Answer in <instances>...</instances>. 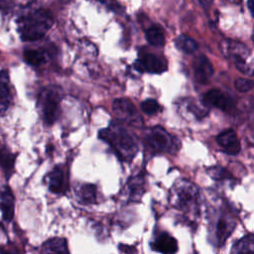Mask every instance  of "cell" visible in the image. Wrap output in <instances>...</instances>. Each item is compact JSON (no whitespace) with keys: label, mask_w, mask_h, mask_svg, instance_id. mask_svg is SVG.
I'll use <instances>...</instances> for the list:
<instances>
[{"label":"cell","mask_w":254,"mask_h":254,"mask_svg":"<svg viewBox=\"0 0 254 254\" xmlns=\"http://www.w3.org/2000/svg\"><path fill=\"white\" fill-rule=\"evenodd\" d=\"M194 68V76L197 81L201 83H205L213 74V67L211 63L204 56H200L197 58L193 64Z\"/></svg>","instance_id":"17"},{"label":"cell","mask_w":254,"mask_h":254,"mask_svg":"<svg viewBox=\"0 0 254 254\" xmlns=\"http://www.w3.org/2000/svg\"><path fill=\"white\" fill-rule=\"evenodd\" d=\"M23 0H0V10L9 11L16 7Z\"/></svg>","instance_id":"29"},{"label":"cell","mask_w":254,"mask_h":254,"mask_svg":"<svg viewBox=\"0 0 254 254\" xmlns=\"http://www.w3.org/2000/svg\"><path fill=\"white\" fill-rule=\"evenodd\" d=\"M170 202L190 219H196L199 215L200 194L196 186L188 180L181 179L174 184L170 190Z\"/></svg>","instance_id":"3"},{"label":"cell","mask_w":254,"mask_h":254,"mask_svg":"<svg viewBox=\"0 0 254 254\" xmlns=\"http://www.w3.org/2000/svg\"><path fill=\"white\" fill-rule=\"evenodd\" d=\"M234 84H235V87L237 90H239L241 92H246L252 88V86L254 85V82L249 79H246V78H237L235 80Z\"/></svg>","instance_id":"28"},{"label":"cell","mask_w":254,"mask_h":254,"mask_svg":"<svg viewBox=\"0 0 254 254\" xmlns=\"http://www.w3.org/2000/svg\"><path fill=\"white\" fill-rule=\"evenodd\" d=\"M195 1L202 8H208L211 5V3H212V0H195Z\"/></svg>","instance_id":"32"},{"label":"cell","mask_w":254,"mask_h":254,"mask_svg":"<svg viewBox=\"0 0 254 254\" xmlns=\"http://www.w3.org/2000/svg\"><path fill=\"white\" fill-rule=\"evenodd\" d=\"M175 43L177 48L186 54H192L197 49L196 42L192 38L186 35H181L177 37Z\"/></svg>","instance_id":"23"},{"label":"cell","mask_w":254,"mask_h":254,"mask_svg":"<svg viewBox=\"0 0 254 254\" xmlns=\"http://www.w3.org/2000/svg\"><path fill=\"white\" fill-rule=\"evenodd\" d=\"M76 194L78 200L84 204H91L96 201V188L91 184L81 185L77 190Z\"/></svg>","instance_id":"21"},{"label":"cell","mask_w":254,"mask_h":254,"mask_svg":"<svg viewBox=\"0 0 254 254\" xmlns=\"http://www.w3.org/2000/svg\"><path fill=\"white\" fill-rule=\"evenodd\" d=\"M207 174L215 181H226L233 180L232 175L220 166H214L207 169Z\"/></svg>","instance_id":"26"},{"label":"cell","mask_w":254,"mask_h":254,"mask_svg":"<svg viewBox=\"0 0 254 254\" xmlns=\"http://www.w3.org/2000/svg\"><path fill=\"white\" fill-rule=\"evenodd\" d=\"M23 60L29 65L40 66L49 62L50 54L44 49H29L24 51Z\"/></svg>","instance_id":"18"},{"label":"cell","mask_w":254,"mask_h":254,"mask_svg":"<svg viewBox=\"0 0 254 254\" xmlns=\"http://www.w3.org/2000/svg\"><path fill=\"white\" fill-rule=\"evenodd\" d=\"M99 2H101L102 4H104L105 6H107L108 8H110V9H112L113 11H118V10H120L121 9V7H120V5H118L114 0H98Z\"/></svg>","instance_id":"30"},{"label":"cell","mask_w":254,"mask_h":254,"mask_svg":"<svg viewBox=\"0 0 254 254\" xmlns=\"http://www.w3.org/2000/svg\"><path fill=\"white\" fill-rule=\"evenodd\" d=\"M62 2H68V1H70V0H61Z\"/></svg>","instance_id":"34"},{"label":"cell","mask_w":254,"mask_h":254,"mask_svg":"<svg viewBox=\"0 0 254 254\" xmlns=\"http://www.w3.org/2000/svg\"><path fill=\"white\" fill-rule=\"evenodd\" d=\"M4 254H10V253H4Z\"/></svg>","instance_id":"35"},{"label":"cell","mask_w":254,"mask_h":254,"mask_svg":"<svg viewBox=\"0 0 254 254\" xmlns=\"http://www.w3.org/2000/svg\"><path fill=\"white\" fill-rule=\"evenodd\" d=\"M43 251L45 254H69L66 240L60 237H55L46 241Z\"/></svg>","instance_id":"20"},{"label":"cell","mask_w":254,"mask_h":254,"mask_svg":"<svg viewBox=\"0 0 254 254\" xmlns=\"http://www.w3.org/2000/svg\"><path fill=\"white\" fill-rule=\"evenodd\" d=\"M10 78L7 70L0 71V114H4L11 103Z\"/></svg>","instance_id":"14"},{"label":"cell","mask_w":254,"mask_h":254,"mask_svg":"<svg viewBox=\"0 0 254 254\" xmlns=\"http://www.w3.org/2000/svg\"><path fill=\"white\" fill-rule=\"evenodd\" d=\"M203 103L213 106L223 111H228L233 107V102L230 97L217 89H210L203 95Z\"/></svg>","instance_id":"10"},{"label":"cell","mask_w":254,"mask_h":254,"mask_svg":"<svg viewBox=\"0 0 254 254\" xmlns=\"http://www.w3.org/2000/svg\"><path fill=\"white\" fill-rule=\"evenodd\" d=\"M112 109L118 121L133 127H140L143 123L135 105L126 98H117L113 101Z\"/></svg>","instance_id":"6"},{"label":"cell","mask_w":254,"mask_h":254,"mask_svg":"<svg viewBox=\"0 0 254 254\" xmlns=\"http://www.w3.org/2000/svg\"><path fill=\"white\" fill-rule=\"evenodd\" d=\"M235 228V218L233 213L226 209H220L219 213L214 218L213 234L215 242L218 246H221L224 241L229 237L233 229Z\"/></svg>","instance_id":"7"},{"label":"cell","mask_w":254,"mask_h":254,"mask_svg":"<svg viewBox=\"0 0 254 254\" xmlns=\"http://www.w3.org/2000/svg\"><path fill=\"white\" fill-rule=\"evenodd\" d=\"M220 49L225 57L232 60L240 72L247 75L254 73V67L249 63L251 53L245 45L239 42L225 40L220 44Z\"/></svg>","instance_id":"4"},{"label":"cell","mask_w":254,"mask_h":254,"mask_svg":"<svg viewBox=\"0 0 254 254\" xmlns=\"http://www.w3.org/2000/svg\"><path fill=\"white\" fill-rule=\"evenodd\" d=\"M146 39L152 46L163 47L165 45V36L158 27H151L146 32Z\"/></svg>","instance_id":"24"},{"label":"cell","mask_w":254,"mask_h":254,"mask_svg":"<svg viewBox=\"0 0 254 254\" xmlns=\"http://www.w3.org/2000/svg\"><path fill=\"white\" fill-rule=\"evenodd\" d=\"M119 249L125 253V254H137L136 249L133 246H129V245H125V244H120L119 245Z\"/></svg>","instance_id":"31"},{"label":"cell","mask_w":254,"mask_h":254,"mask_svg":"<svg viewBox=\"0 0 254 254\" xmlns=\"http://www.w3.org/2000/svg\"><path fill=\"white\" fill-rule=\"evenodd\" d=\"M216 142L227 154L236 155L240 151V142L236 132L232 129H227L221 132L216 137Z\"/></svg>","instance_id":"11"},{"label":"cell","mask_w":254,"mask_h":254,"mask_svg":"<svg viewBox=\"0 0 254 254\" xmlns=\"http://www.w3.org/2000/svg\"><path fill=\"white\" fill-rule=\"evenodd\" d=\"M99 138L106 142L122 161L130 162L138 152L135 135L118 120L112 121L108 128L100 130Z\"/></svg>","instance_id":"1"},{"label":"cell","mask_w":254,"mask_h":254,"mask_svg":"<svg viewBox=\"0 0 254 254\" xmlns=\"http://www.w3.org/2000/svg\"><path fill=\"white\" fill-rule=\"evenodd\" d=\"M54 23L55 18L51 11L37 8L18 18L17 30L23 41H37L47 34Z\"/></svg>","instance_id":"2"},{"label":"cell","mask_w":254,"mask_h":254,"mask_svg":"<svg viewBox=\"0 0 254 254\" xmlns=\"http://www.w3.org/2000/svg\"><path fill=\"white\" fill-rule=\"evenodd\" d=\"M231 254H254V234L240 239L233 246Z\"/></svg>","instance_id":"22"},{"label":"cell","mask_w":254,"mask_h":254,"mask_svg":"<svg viewBox=\"0 0 254 254\" xmlns=\"http://www.w3.org/2000/svg\"><path fill=\"white\" fill-rule=\"evenodd\" d=\"M205 105V104H204ZM204 105H199L195 100H192L190 98H185L180 102V112L184 115L192 116L194 119H202L204 116H206L208 110L205 108Z\"/></svg>","instance_id":"15"},{"label":"cell","mask_w":254,"mask_h":254,"mask_svg":"<svg viewBox=\"0 0 254 254\" xmlns=\"http://www.w3.org/2000/svg\"><path fill=\"white\" fill-rule=\"evenodd\" d=\"M147 145L155 152H171L174 148L172 136L161 126H154L145 135Z\"/></svg>","instance_id":"8"},{"label":"cell","mask_w":254,"mask_h":254,"mask_svg":"<svg viewBox=\"0 0 254 254\" xmlns=\"http://www.w3.org/2000/svg\"><path fill=\"white\" fill-rule=\"evenodd\" d=\"M141 109L144 113H146L148 115H153V114H156L157 112H159L161 107L155 99L150 98V99L144 100L141 103Z\"/></svg>","instance_id":"27"},{"label":"cell","mask_w":254,"mask_h":254,"mask_svg":"<svg viewBox=\"0 0 254 254\" xmlns=\"http://www.w3.org/2000/svg\"><path fill=\"white\" fill-rule=\"evenodd\" d=\"M248 8L251 13V15L254 17V0H248Z\"/></svg>","instance_id":"33"},{"label":"cell","mask_w":254,"mask_h":254,"mask_svg":"<svg viewBox=\"0 0 254 254\" xmlns=\"http://www.w3.org/2000/svg\"><path fill=\"white\" fill-rule=\"evenodd\" d=\"M15 156L6 149H0V166L9 177L14 169Z\"/></svg>","instance_id":"25"},{"label":"cell","mask_w":254,"mask_h":254,"mask_svg":"<svg viewBox=\"0 0 254 254\" xmlns=\"http://www.w3.org/2000/svg\"><path fill=\"white\" fill-rule=\"evenodd\" d=\"M151 245L155 251L162 254H175L178 251L177 240L167 232L158 234Z\"/></svg>","instance_id":"12"},{"label":"cell","mask_w":254,"mask_h":254,"mask_svg":"<svg viewBox=\"0 0 254 254\" xmlns=\"http://www.w3.org/2000/svg\"><path fill=\"white\" fill-rule=\"evenodd\" d=\"M134 66L139 71H147L151 73H161L167 69L166 64L154 55H145L140 60L136 61Z\"/></svg>","instance_id":"9"},{"label":"cell","mask_w":254,"mask_h":254,"mask_svg":"<svg viewBox=\"0 0 254 254\" xmlns=\"http://www.w3.org/2000/svg\"><path fill=\"white\" fill-rule=\"evenodd\" d=\"M144 191V179L141 176L130 178L124 188V195L127 197V201H138Z\"/></svg>","instance_id":"13"},{"label":"cell","mask_w":254,"mask_h":254,"mask_svg":"<svg viewBox=\"0 0 254 254\" xmlns=\"http://www.w3.org/2000/svg\"><path fill=\"white\" fill-rule=\"evenodd\" d=\"M0 210L5 220L9 221L12 219L14 215V195L7 186L0 190Z\"/></svg>","instance_id":"16"},{"label":"cell","mask_w":254,"mask_h":254,"mask_svg":"<svg viewBox=\"0 0 254 254\" xmlns=\"http://www.w3.org/2000/svg\"><path fill=\"white\" fill-rule=\"evenodd\" d=\"M62 98V89L59 86L51 85L44 88L39 96V104L43 119L47 125H52L57 117Z\"/></svg>","instance_id":"5"},{"label":"cell","mask_w":254,"mask_h":254,"mask_svg":"<svg viewBox=\"0 0 254 254\" xmlns=\"http://www.w3.org/2000/svg\"><path fill=\"white\" fill-rule=\"evenodd\" d=\"M49 190L54 193H62L65 190V178L63 169L56 167L48 175Z\"/></svg>","instance_id":"19"}]
</instances>
